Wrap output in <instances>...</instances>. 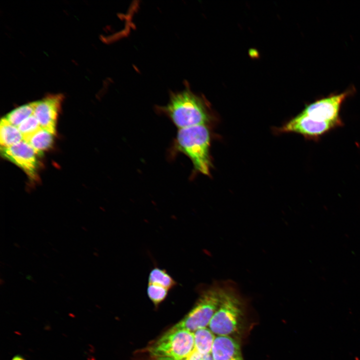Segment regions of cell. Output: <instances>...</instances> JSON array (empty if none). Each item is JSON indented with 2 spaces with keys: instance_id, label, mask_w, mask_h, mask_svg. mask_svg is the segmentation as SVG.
Wrapping results in <instances>:
<instances>
[{
  "instance_id": "1",
  "label": "cell",
  "mask_w": 360,
  "mask_h": 360,
  "mask_svg": "<svg viewBox=\"0 0 360 360\" xmlns=\"http://www.w3.org/2000/svg\"><path fill=\"white\" fill-rule=\"evenodd\" d=\"M160 109L178 129L206 125L210 121L204 101L188 88L172 93L168 103Z\"/></svg>"
},
{
  "instance_id": "2",
  "label": "cell",
  "mask_w": 360,
  "mask_h": 360,
  "mask_svg": "<svg viewBox=\"0 0 360 360\" xmlns=\"http://www.w3.org/2000/svg\"><path fill=\"white\" fill-rule=\"evenodd\" d=\"M210 140V133L206 125L178 129L173 150L176 152L182 153L187 156L196 172L208 176L211 168Z\"/></svg>"
},
{
  "instance_id": "3",
  "label": "cell",
  "mask_w": 360,
  "mask_h": 360,
  "mask_svg": "<svg viewBox=\"0 0 360 360\" xmlns=\"http://www.w3.org/2000/svg\"><path fill=\"white\" fill-rule=\"evenodd\" d=\"M194 350V332L172 327L147 348L152 360H184Z\"/></svg>"
},
{
  "instance_id": "4",
  "label": "cell",
  "mask_w": 360,
  "mask_h": 360,
  "mask_svg": "<svg viewBox=\"0 0 360 360\" xmlns=\"http://www.w3.org/2000/svg\"><path fill=\"white\" fill-rule=\"evenodd\" d=\"M226 287L218 284L204 288L190 312L174 327L194 332L209 324L213 316L219 308L224 296Z\"/></svg>"
},
{
  "instance_id": "5",
  "label": "cell",
  "mask_w": 360,
  "mask_h": 360,
  "mask_svg": "<svg viewBox=\"0 0 360 360\" xmlns=\"http://www.w3.org/2000/svg\"><path fill=\"white\" fill-rule=\"evenodd\" d=\"M242 304L236 292L226 287L222 300L208 324L217 336H228L240 328L243 316Z\"/></svg>"
},
{
  "instance_id": "6",
  "label": "cell",
  "mask_w": 360,
  "mask_h": 360,
  "mask_svg": "<svg viewBox=\"0 0 360 360\" xmlns=\"http://www.w3.org/2000/svg\"><path fill=\"white\" fill-rule=\"evenodd\" d=\"M354 92L352 88L340 94H332L308 104L300 112L319 122L334 124L338 126L342 122L340 118L342 106Z\"/></svg>"
},
{
  "instance_id": "7",
  "label": "cell",
  "mask_w": 360,
  "mask_h": 360,
  "mask_svg": "<svg viewBox=\"0 0 360 360\" xmlns=\"http://www.w3.org/2000/svg\"><path fill=\"white\" fill-rule=\"evenodd\" d=\"M2 156L22 168L32 179L36 178L38 154L25 140L8 148H0Z\"/></svg>"
},
{
  "instance_id": "8",
  "label": "cell",
  "mask_w": 360,
  "mask_h": 360,
  "mask_svg": "<svg viewBox=\"0 0 360 360\" xmlns=\"http://www.w3.org/2000/svg\"><path fill=\"white\" fill-rule=\"evenodd\" d=\"M64 100L62 94L48 96L43 99L36 101L34 115L41 128L56 134V126L58 114Z\"/></svg>"
},
{
  "instance_id": "9",
  "label": "cell",
  "mask_w": 360,
  "mask_h": 360,
  "mask_svg": "<svg viewBox=\"0 0 360 360\" xmlns=\"http://www.w3.org/2000/svg\"><path fill=\"white\" fill-rule=\"evenodd\" d=\"M336 127L334 124L317 121L300 113L282 128L281 130L317 139Z\"/></svg>"
},
{
  "instance_id": "10",
  "label": "cell",
  "mask_w": 360,
  "mask_h": 360,
  "mask_svg": "<svg viewBox=\"0 0 360 360\" xmlns=\"http://www.w3.org/2000/svg\"><path fill=\"white\" fill-rule=\"evenodd\" d=\"M214 360H244L238 343L228 336H217L212 346Z\"/></svg>"
},
{
  "instance_id": "11",
  "label": "cell",
  "mask_w": 360,
  "mask_h": 360,
  "mask_svg": "<svg viewBox=\"0 0 360 360\" xmlns=\"http://www.w3.org/2000/svg\"><path fill=\"white\" fill-rule=\"evenodd\" d=\"M23 140L18 128L10 123L4 117L2 118L0 122V148L10 147Z\"/></svg>"
},
{
  "instance_id": "12",
  "label": "cell",
  "mask_w": 360,
  "mask_h": 360,
  "mask_svg": "<svg viewBox=\"0 0 360 360\" xmlns=\"http://www.w3.org/2000/svg\"><path fill=\"white\" fill-rule=\"evenodd\" d=\"M194 350L202 354H211L216 336L214 334L206 327L194 332Z\"/></svg>"
},
{
  "instance_id": "13",
  "label": "cell",
  "mask_w": 360,
  "mask_h": 360,
  "mask_svg": "<svg viewBox=\"0 0 360 360\" xmlns=\"http://www.w3.org/2000/svg\"><path fill=\"white\" fill-rule=\"evenodd\" d=\"M54 136L47 130L41 128L25 141L34 148L38 154L40 155L44 151L52 146Z\"/></svg>"
},
{
  "instance_id": "14",
  "label": "cell",
  "mask_w": 360,
  "mask_h": 360,
  "mask_svg": "<svg viewBox=\"0 0 360 360\" xmlns=\"http://www.w3.org/2000/svg\"><path fill=\"white\" fill-rule=\"evenodd\" d=\"M36 101L20 106L8 112L4 118L18 127L24 120L34 114Z\"/></svg>"
},
{
  "instance_id": "15",
  "label": "cell",
  "mask_w": 360,
  "mask_h": 360,
  "mask_svg": "<svg viewBox=\"0 0 360 360\" xmlns=\"http://www.w3.org/2000/svg\"><path fill=\"white\" fill-rule=\"evenodd\" d=\"M148 284L162 286L168 290L176 286L177 283L172 276L164 270L155 267L150 272Z\"/></svg>"
},
{
  "instance_id": "16",
  "label": "cell",
  "mask_w": 360,
  "mask_h": 360,
  "mask_svg": "<svg viewBox=\"0 0 360 360\" xmlns=\"http://www.w3.org/2000/svg\"><path fill=\"white\" fill-rule=\"evenodd\" d=\"M24 140H26L42 128L35 116L32 115L18 126Z\"/></svg>"
},
{
  "instance_id": "17",
  "label": "cell",
  "mask_w": 360,
  "mask_h": 360,
  "mask_svg": "<svg viewBox=\"0 0 360 360\" xmlns=\"http://www.w3.org/2000/svg\"><path fill=\"white\" fill-rule=\"evenodd\" d=\"M168 292V289L156 284H148L147 288L148 296L156 306L166 299Z\"/></svg>"
},
{
  "instance_id": "18",
  "label": "cell",
  "mask_w": 360,
  "mask_h": 360,
  "mask_svg": "<svg viewBox=\"0 0 360 360\" xmlns=\"http://www.w3.org/2000/svg\"><path fill=\"white\" fill-rule=\"evenodd\" d=\"M184 360H214L211 354H202L195 350Z\"/></svg>"
},
{
  "instance_id": "19",
  "label": "cell",
  "mask_w": 360,
  "mask_h": 360,
  "mask_svg": "<svg viewBox=\"0 0 360 360\" xmlns=\"http://www.w3.org/2000/svg\"><path fill=\"white\" fill-rule=\"evenodd\" d=\"M12 360H26L22 356L16 355L14 356Z\"/></svg>"
}]
</instances>
